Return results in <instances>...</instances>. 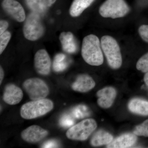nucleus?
Returning <instances> with one entry per match:
<instances>
[{
    "label": "nucleus",
    "instance_id": "obj_1",
    "mask_svg": "<svg viewBox=\"0 0 148 148\" xmlns=\"http://www.w3.org/2000/svg\"><path fill=\"white\" fill-rule=\"evenodd\" d=\"M98 37L90 34L84 37L82 47V55L87 64L99 66L103 63V56Z\"/></svg>",
    "mask_w": 148,
    "mask_h": 148
},
{
    "label": "nucleus",
    "instance_id": "obj_2",
    "mask_svg": "<svg viewBox=\"0 0 148 148\" xmlns=\"http://www.w3.org/2000/svg\"><path fill=\"white\" fill-rule=\"evenodd\" d=\"M53 103L47 98L34 100L24 104L21 107L20 114L25 119H32L42 116L51 111Z\"/></svg>",
    "mask_w": 148,
    "mask_h": 148
},
{
    "label": "nucleus",
    "instance_id": "obj_3",
    "mask_svg": "<svg viewBox=\"0 0 148 148\" xmlns=\"http://www.w3.org/2000/svg\"><path fill=\"white\" fill-rule=\"evenodd\" d=\"M101 46L110 67L114 69L120 68L122 58L119 46L116 40L110 36H104L101 38Z\"/></svg>",
    "mask_w": 148,
    "mask_h": 148
},
{
    "label": "nucleus",
    "instance_id": "obj_4",
    "mask_svg": "<svg viewBox=\"0 0 148 148\" xmlns=\"http://www.w3.org/2000/svg\"><path fill=\"white\" fill-rule=\"evenodd\" d=\"M130 8L124 0H106L99 8L100 15L105 18H121L126 15Z\"/></svg>",
    "mask_w": 148,
    "mask_h": 148
},
{
    "label": "nucleus",
    "instance_id": "obj_5",
    "mask_svg": "<svg viewBox=\"0 0 148 148\" xmlns=\"http://www.w3.org/2000/svg\"><path fill=\"white\" fill-rule=\"evenodd\" d=\"M40 15L32 12L27 16L23 27V34L27 39L37 40L40 38L45 32Z\"/></svg>",
    "mask_w": 148,
    "mask_h": 148
},
{
    "label": "nucleus",
    "instance_id": "obj_6",
    "mask_svg": "<svg viewBox=\"0 0 148 148\" xmlns=\"http://www.w3.org/2000/svg\"><path fill=\"white\" fill-rule=\"evenodd\" d=\"M97 126L95 120L85 119L70 127L66 132V136L70 140L84 141L88 138Z\"/></svg>",
    "mask_w": 148,
    "mask_h": 148
},
{
    "label": "nucleus",
    "instance_id": "obj_7",
    "mask_svg": "<svg viewBox=\"0 0 148 148\" xmlns=\"http://www.w3.org/2000/svg\"><path fill=\"white\" fill-rule=\"evenodd\" d=\"M23 86L29 98L33 101L45 98L49 93L47 84L42 79L38 78L26 80Z\"/></svg>",
    "mask_w": 148,
    "mask_h": 148
},
{
    "label": "nucleus",
    "instance_id": "obj_8",
    "mask_svg": "<svg viewBox=\"0 0 148 148\" xmlns=\"http://www.w3.org/2000/svg\"><path fill=\"white\" fill-rule=\"evenodd\" d=\"M51 66V59L47 51L45 49L38 51L34 57V66L37 73L43 75H48Z\"/></svg>",
    "mask_w": 148,
    "mask_h": 148
},
{
    "label": "nucleus",
    "instance_id": "obj_9",
    "mask_svg": "<svg viewBox=\"0 0 148 148\" xmlns=\"http://www.w3.org/2000/svg\"><path fill=\"white\" fill-rule=\"evenodd\" d=\"M48 134L46 130L37 125L29 126L21 133L22 139L27 143H36L41 141Z\"/></svg>",
    "mask_w": 148,
    "mask_h": 148
},
{
    "label": "nucleus",
    "instance_id": "obj_10",
    "mask_svg": "<svg viewBox=\"0 0 148 148\" xmlns=\"http://www.w3.org/2000/svg\"><path fill=\"white\" fill-rule=\"evenodd\" d=\"M4 10L18 22H23L26 18L25 11L22 6L15 0H4L2 3Z\"/></svg>",
    "mask_w": 148,
    "mask_h": 148
},
{
    "label": "nucleus",
    "instance_id": "obj_11",
    "mask_svg": "<svg viewBox=\"0 0 148 148\" xmlns=\"http://www.w3.org/2000/svg\"><path fill=\"white\" fill-rule=\"evenodd\" d=\"M23 97V92L20 88L13 84H8L5 88L3 101L8 104L15 105L20 103Z\"/></svg>",
    "mask_w": 148,
    "mask_h": 148
},
{
    "label": "nucleus",
    "instance_id": "obj_12",
    "mask_svg": "<svg viewBox=\"0 0 148 148\" xmlns=\"http://www.w3.org/2000/svg\"><path fill=\"white\" fill-rule=\"evenodd\" d=\"M97 103L101 108H108L113 104L116 96V91L112 87H106L97 92Z\"/></svg>",
    "mask_w": 148,
    "mask_h": 148
},
{
    "label": "nucleus",
    "instance_id": "obj_13",
    "mask_svg": "<svg viewBox=\"0 0 148 148\" xmlns=\"http://www.w3.org/2000/svg\"><path fill=\"white\" fill-rule=\"evenodd\" d=\"M95 85V81L91 77L83 74L77 77L75 81L72 85V88L75 91L85 92L91 90Z\"/></svg>",
    "mask_w": 148,
    "mask_h": 148
},
{
    "label": "nucleus",
    "instance_id": "obj_14",
    "mask_svg": "<svg viewBox=\"0 0 148 148\" xmlns=\"http://www.w3.org/2000/svg\"><path fill=\"white\" fill-rule=\"evenodd\" d=\"M136 135L132 133L123 134L113 140L107 145L109 148H129L134 145L137 142Z\"/></svg>",
    "mask_w": 148,
    "mask_h": 148
},
{
    "label": "nucleus",
    "instance_id": "obj_15",
    "mask_svg": "<svg viewBox=\"0 0 148 148\" xmlns=\"http://www.w3.org/2000/svg\"><path fill=\"white\" fill-rule=\"evenodd\" d=\"M63 50L69 53H75L77 50V45L73 34L70 32H62L59 36Z\"/></svg>",
    "mask_w": 148,
    "mask_h": 148
},
{
    "label": "nucleus",
    "instance_id": "obj_16",
    "mask_svg": "<svg viewBox=\"0 0 148 148\" xmlns=\"http://www.w3.org/2000/svg\"><path fill=\"white\" fill-rule=\"evenodd\" d=\"M128 108L133 113L148 115V101L140 98H133L128 103Z\"/></svg>",
    "mask_w": 148,
    "mask_h": 148
},
{
    "label": "nucleus",
    "instance_id": "obj_17",
    "mask_svg": "<svg viewBox=\"0 0 148 148\" xmlns=\"http://www.w3.org/2000/svg\"><path fill=\"white\" fill-rule=\"evenodd\" d=\"M113 140V137L110 133L104 130H100L93 135L90 140V144L94 147H99L108 145Z\"/></svg>",
    "mask_w": 148,
    "mask_h": 148
},
{
    "label": "nucleus",
    "instance_id": "obj_18",
    "mask_svg": "<svg viewBox=\"0 0 148 148\" xmlns=\"http://www.w3.org/2000/svg\"><path fill=\"white\" fill-rule=\"evenodd\" d=\"M95 0H74L70 9V15L73 17L79 16Z\"/></svg>",
    "mask_w": 148,
    "mask_h": 148
},
{
    "label": "nucleus",
    "instance_id": "obj_19",
    "mask_svg": "<svg viewBox=\"0 0 148 148\" xmlns=\"http://www.w3.org/2000/svg\"><path fill=\"white\" fill-rule=\"evenodd\" d=\"M26 1L32 12L38 14L40 16L43 15L47 9L44 0H26Z\"/></svg>",
    "mask_w": 148,
    "mask_h": 148
},
{
    "label": "nucleus",
    "instance_id": "obj_20",
    "mask_svg": "<svg viewBox=\"0 0 148 148\" xmlns=\"http://www.w3.org/2000/svg\"><path fill=\"white\" fill-rule=\"evenodd\" d=\"M66 59V56L64 53H59L55 56L53 65V69L55 72H62L67 68L68 63Z\"/></svg>",
    "mask_w": 148,
    "mask_h": 148
},
{
    "label": "nucleus",
    "instance_id": "obj_21",
    "mask_svg": "<svg viewBox=\"0 0 148 148\" xmlns=\"http://www.w3.org/2000/svg\"><path fill=\"white\" fill-rule=\"evenodd\" d=\"M72 113L75 118L81 119L88 116L90 112L86 106L81 105L74 108L72 110Z\"/></svg>",
    "mask_w": 148,
    "mask_h": 148
},
{
    "label": "nucleus",
    "instance_id": "obj_22",
    "mask_svg": "<svg viewBox=\"0 0 148 148\" xmlns=\"http://www.w3.org/2000/svg\"><path fill=\"white\" fill-rule=\"evenodd\" d=\"M133 133L138 136L148 137V119L136 126L133 131Z\"/></svg>",
    "mask_w": 148,
    "mask_h": 148
},
{
    "label": "nucleus",
    "instance_id": "obj_23",
    "mask_svg": "<svg viewBox=\"0 0 148 148\" xmlns=\"http://www.w3.org/2000/svg\"><path fill=\"white\" fill-rule=\"evenodd\" d=\"M136 68L143 73L148 72V53L143 56L138 60L136 64Z\"/></svg>",
    "mask_w": 148,
    "mask_h": 148
},
{
    "label": "nucleus",
    "instance_id": "obj_24",
    "mask_svg": "<svg viewBox=\"0 0 148 148\" xmlns=\"http://www.w3.org/2000/svg\"><path fill=\"white\" fill-rule=\"evenodd\" d=\"M11 37L9 32H5L0 36V54H1L9 42Z\"/></svg>",
    "mask_w": 148,
    "mask_h": 148
},
{
    "label": "nucleus",
    "instance_id": "obj_25",
    "mask_svg": "<svg viewBox=\"0 0 148 148\" xmlns=\"http://www.w3.org/2000/svg\"><path fill=\"white\" fill-rule=\"evenodd\" d=\"M75 123L73 118L69 114L64 115L61 117L59 121V123L62 127H71Z\"/></svg>",
    "mask_w": 148,
    "mask_h": 148
},
{
    "label": "nucleus",
    "instance_id": "obj_26",
    "mask_svg": "<svg viewBox=\"0 0 148 148\" xmlns=\"http://www.w3.org/2000/svg\"><path fill=\"white\" fill-rule=\"evenodd\" d=\"M139 34L143 40L148 42V25H143L138 29Z\"/></svg>",
    "mask_w": 148,
    "mask_h": 148
},
{
    "label": "nucleus",
    "instance_id": "obj_27",
    "mask_svg": "<svg viewBox=\"0 0 148 148\" xmlns=\"http://www.w3.org/2000/svg\"><path fill=\"white\" fill-rule=\"evenodd\" d=\"M59 146L57 141L55 140H51L47 141L43 144L42 148H58Z\"/></svg>",
    "mask_w": 148,
    "mask_h": 148
},
{
    "label": "nucleus",
    "instance_id": "obj_28",
    "mask_svg": "<svg viewBox=\"0 0 148 148\" xmlns=\"http://www.w3.org/2000/svg\"><path fill=\"white\" fill-rule=\"evenodd\" d=\"M8 23L5 20H1L0 21V35L2 34L5 32L8 27Z\"/></svg>",
    "mask_w": 148,
    "mask_h": 148
},
{
    "label": "nucleus",
    "instance_id": "obj_29",
    "mask_svg": "<svg viewBox=\"0 0 148 148\" xmlns=\"http://www.w3.org/2000/svg\"><path fill=\"white\" fill-rule=\"evenodd\" d=\"M56 0H44L45 4L47 7H49L55 2Z\"/></svg>",
    "mask_w": 148,
    "mask_h": 148
},
{
    "label": "nucleus",
    "instance_id": "obj_30",
    "mask_svg": "<svg viewBox=\"0 0 148 148\" xmlns=\"http://www.w3.org/2000/svg\"><path fill=\"white\" fill-rule=\"evenodd\" d=\"M4 76V73L2 68L1 66V68H0V84H1L2 82Z\"/></svg>",
    "mask_w": 148,
    "mask_h": 148
},
{
    "label": "nucleus",
    "instance_id": "obj_31",
    "mask_svg": "<svg viewBox=\"0 0 148 148\" xmlns=\"http://www.w3.org/2000/svg\"><path fill=\"white\" fill-rule=\"evenodd\" d=\"M144 81L148 86V72H147L144 77Z\"/></svg>",
    "mask_w": 148,
    "mask_h": 148
}]
</instances>
